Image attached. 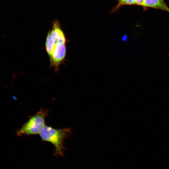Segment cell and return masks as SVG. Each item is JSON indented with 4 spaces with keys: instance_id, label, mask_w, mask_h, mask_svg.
Returning <instances> with one entry per match:
<instances>
[{
    "instance_id": "1",
    "label": "cell",
    "mask_w": 169,
    "mask_h": 169,
    "mask_svg": "<svg viewBox=\"0 0 169 169\" xmlns=\"http://www.w3.org/2000/svg\"><path fill=\"white\" fill-rule=\"evenodd\" d=\"M71 129H55L50 126L45 125L39 135L43 141L49 142L55 147V155L63 156L64 150V140L71 133Z\"/></svg>"
},
{
    "instance_id": "2",
    "label": "cell",
    "mask_w": 169,
    "mask_h": 169,
    "mask_svg": "<svg viewBox=\"0 0 169 169\" xmlns=\"http://www.w3.org/2000/svg\"><path fill=\"white\" fill-rule=\"evenodd\" d=\"M49 113L48 109L41 108L35 114L31 116L16 131L18 136L38 134L45 126V119Z\"/></svg>"
},
{
    "instance_id": "3",
    "label": "cell",
    "mask_w": 169,
    "mask_h": 169,
    "mask_svg": "<svg viewBox=\"0 0 169 169\" xmlns=\"http://www.w3.org/2000/svg\"><path fill=\"white\" fill-rule=\"evenodd\" d=\"M66 42L65 36L60 23L55 19L53 22L52 28L47 33L45 43L46 50L49 56L55 44L59 42L66 43Z\"/></svg>"
},
{
    "instance_id": "4",
    "label": "cell",
    "mask_w": 169,
    "mask_h": 169,
    "mask_svg": "<svg viewBox=\"0 0 169 169\" xmlns=\"http://www.w3.org/2000/svg\"><path fill=\"white\" fill-rule=\"evenodd\" d=\"M66 53L65 43L59 42L53 47L49 57L51 66L57 71L60 65L64 60Z\"/></svg>"
},
{
    "instance_id": "5",
    "label": "cell",
    "mask_w": 169,
    "mask_h": 169,
    "mask_svg": "<svg viewBox=\"0 0 169 169\" xmlns=\"http://www.w3.org/2000/svg\"><path fill=\"white\" fill-rule=\"evenodd\" d=\"M141 6L159 9L169 13V8L163 0H144Z\"/></svg>"
},
{
    "instance_id": "6",
    "label": "cell",
    "mask_w": 169,
    "mask_h": 169,
    "mask_svg": "<svg viewBox=\"0 0 169 169\" xmlns=\"http://www.w3.org/2000/svg\"><path fill=\"white\" fill-rule=\"evenodd\" d=\"M133 4H135V0H118V3L114 9H117L123 5Z\"/></svg>"
},
{
    "instance_id": "7",
    "label": "cell",
    "mask_w": 169,
    "mask_h": 169,
    "mask_svg": "<svg viewBox=\"0 0 169 169\" xmlns=\"http://www.w3.org/2000/svg\"><path fill=\"white\" fill-rule=\"evenodd\" d=\"M144 0H135V5L141 6Z\"/></svg>"
}]
</instances>
